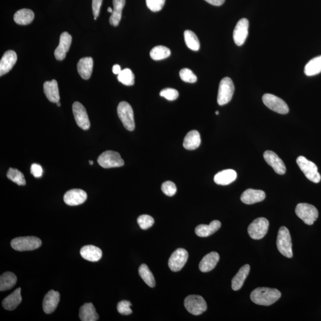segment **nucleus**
I'll use <instances>...</instances> for the list:
<instances>
[{
  "label": "nucleus",
  "instance_id": "1",
  "mask_svg": "<svg viewBox=\"0 0 321 321\" xmlns=\"http://www.w3.org/2000/svg\"><path fill=\"white\" fill-rule=\"evenodd\" d=\"M281 292L277 289L259 288L252 292L251 299L255 304L262 306H270L279 300Z\"/></svg>",
  "mask_w": 321,
  "mask_h": 321
},
{
  "label": "nucleus",
  "instance_id": "2",
  "mask_svg": "<svg viewBox=\"0 0 321 321\" xmlns=\"http://www.w3.org/2000/svg\"><path fill=\"white\" fill-rule=\"evenodd\" d=\"M42 245V241L36 237L27 236L16 238L11 241L13 249L17 251H33Z\"/></svg>",
  "mask_w": 321,
  "mask_h": 321
},
{
  "label": "nucleus",
  "instance_id": "3",
  "mask_svg": "<svg viewBox=\"0 0 321 321\" xmlns=\"http://www.w3.org/2000/svg\"><path fill=\"white\" fill-rule=\"evenodd\" d=\"M277 246L278 251L283 256L288 257V258L293 257L290 233L286 227H281L279 229Z\"/></svg>",
  "mask_w": 321,
  "mask_h": 321
},
{
  "label": "nucleus",
  "instance_id": "4",
  "mask_svg": "<svg viewBox=\"0 0 321 321\" xmlns=\"http://www.w3.org/2000/svg\"><path fill=\"white\" fill-rule=\"evenodd\" d=\"M297 164L307 179L315 183L320 182L321 177L318 168L315 163L310 161L304 156H300L296 160Z\"/></svg>",
  "mask_w": 321,
  "mask_h": 321
},
{
  "label": "nucleus",
  "instance_id": "5",
  "mask_svg": "<svg viewBox=\"0 0 321 321\" xmlns=\"http://www.w3.org/2000/svg\"><path fill=\"white\" fill-rule=\"evenodd\" d=\"M118 117L126 129L133 131L135 128V120L132 108L127 102H120L117 107Z\"/></svg>",
  "mask_w": 321,
  "mask_h": 321
},
{
  "label": "nucleus",
  "instance_id": "6",
  "mask_svg": "<svg viewBox=\"0 0 321 321\" xmlns=\"http://www.w3.org/2000/svg\"><path fill=\"white\" fill-rule=\"evenodd\" d=\"M297 216L307 225H312L318 219V210L314 205L306 203L299 204L295 209Z\"/></svg>",
  "mask_w": 321,
  "mask_h": 321
},
{
  "label": "nucleus",
  "instance_id": "7",
  "mask_svg": "<svg viewBox=\"0 0 321 321\" xmlns=\"http://www.w3.org/2000/svg\"><path fill=\"white\" fill-rule=\"evenodd\" d=\"M235 86L230 78H225L221 80L218 89L217 102L220 105L228 103L232 99Z\"/></svg>",
  "mask_w": 321,
  "mask_h": 321
},
{
  "label": "nucleus",
  "instance_id": "8",
  "mask_svg": "<svg viewBox=\"0 0 321 321\" xmlns=\"http://www.w3.org/2000/svg\"><path fill=\"white\" fill-rule=\"evenodd\" d=\"M186 309L194 315H199L207 309V304L203 297L199 295H190L186 297L184 302Z\"/></svg>",
  "mask_w": 321,
  "mask_h": 321
},
{
  "label": "nucleus",
  "instance_id": "9",
  "mask_svg": "<svg viewBox=\"0 0 321 321\" xmlns=\"http://www.w3.org/2000/svg\"><path fill=\"white\" fill-rule=\"evenodd\" d=\"M99 165L104 168L120 167L125 164L119 153L113 151H107L99 155L98 159Z\"/></svg>",
  "mask_w": 321,
  "mask_h": 321
},
{
  "label": "nucleus",
  "instance_id": "10",
  "mask_svg": "<svg viewBox=\"0 0 321 321\" xmlns=\"http://www.w3.org/2000/svg\"><path fill=\"white\" fill-rule=\"evenodd\" d=\"M269 227V222L265 218H258L255 219L249 225L247 231L249 235L254 240H259L267 235Z\"/></svg>",
  "mask_w": 321,
  "mask_h": 321
},
{
  "label": "nucleus",
  "instance_id": "11",
  "mask_svg": "<svg viewBox=\"0 0 321 321\" xmlns=\"http://www.w3.org/2000/svg\"><path fill=\"white\" fill-rule=\"evenodd\" d=\"M262 101L268 109L279 114H286L289 112L288 104L282 99L273 94H265L262 97Z\"/></svg>",
  "mask_w": 321,
  "mask_h": 321
},
{
  "label": "nucleus",
  "instance_id": "12",
  "mask_svg": "<svg viewBox=\"0 0 321 321\" xmlns=\"http://www.w3.org/2000/svg\"><path fill=\"white\" fill-rule=\"evenodd\" d=\"M189 257L186 250L179 248L174 252L168 260V267L173 272H179L186 264Z\"/></svg>",
  "mask_w": 321,
  "mask_h": 321
},
{
  "label": "nucleus",
  "instance_id": "13",
  "mask_svg": "<svg viewBox=\"0 0 321 321\" xmlns=\"http://www.w3.org/2000/svg\"><path fill=\"white\" fill-rule=\"evenodd\" d=\"M73 115L79 127L84 130H88L90 128L88 114L85 107L80 102H75L72 107Z\"/></svg>",
  "mask_w": 321,
  "mask_h": 321
},
{
  "label": "nucleus",
  "instance_id": "14",
  "mask_svg": "<svg viewBox=\"0 0 321 321\" xmlns=\"http://www.w3.org/2000/svg\"><path fill=\"white\" fill-rule=\"evenodd\" d=\"M249 21L245 18L239 21L233 32V39L237 46H241L248 35Z\"/></svg>",
  "mask_w": 321,
  "mask_h": 321
},
{
  "label": "nucleus",
  "instance_id": "15",
  "mask_svg": "<svg viewBox=\"0 0 321 321\" xmlns=\"http://www.w3.org/2000/svg\"><path fill=\"white\" fill-rule=\"evenodd\" d=\"M264 158L265 161L272 167L276 173L283 175L286 172V167L282 160L277 154L272 151L264 152Z\"/></svg>",
  "mask_w": 321,
  "mask_h": 321
},
{
  "label": "nucleus",
  "instance_id": "16",
  "mask_svg": "<svg viewBox=\"0 0 321 321\" xmlns=\"http://www.w3.org/2000/svg\"><path fill=\"white\" fill-rule=\"evenodd\" d=\"M87 194L81 189H75L68 191L64 194V201L69 206H77L86 201Z\"/></svg>",
  "mask_w": 321,
  "mask_h": 321
},
{
  "label": "nucleus",
  "instance_id": "17",
  "mask_svg": "<svg viewBox=\"0 0 321 321\" xmlns=\"http://www.w3.org/2000/svg\"><path fill=\"white\" fill-rule=\"evenodd\" d=\"M72 41V36L69 33L64 32L62 34L59 46L54 51V56L57 60L62 61L65 59L66 53L70 49Z\"/></svg>",
  "mask_w": 321,
  "mask_h": 321
},
{
  "label": "nucleus",
  "instance_id": "18",
  "mask_svg": "<svg viewBox=\"0 0 321 321\" xmlns=\"http://www.w3.org/2000/svg\"><path fill=\"white\" fill-rule=\"evenodd\" d=\"M60 299L59 292L53 290L49 291L44 298L43 306L44 312L47 314L53 312L59 305Z\"/></svg>",
  "mask_w": 321,
  "mask_h": 321
},
{
  "label": "nucleus",
  "instance_id": "19",
  "mask_svg": "<svg viewBox=\"0 0 321 321\" xmlns=\"http://www.w3.org/2000/svg\"><path fill=\"white\" fill-rule=\"evenodd\" d=\"M17 60L16 53L12 50L5 52L0 61V76H2L9 73L14 66Z\"/></svg>",
  "mask_w": 321,
  "mask_h": 321
},
{
  "label": "nucleus",
  "instance_id": "20",
  "mask_svg": "<svg viewBox=\"0 0 321 321\" xmlns=\"http://www.w3.org/2000/svg\"><path fill=\"white\" fill-rule=\"evenodd\" d=\"M265 197L264 191L248 189L241 194V199L244 204L252 205L264 201Z\"/></svg>",
  "mask_w": 321,
  "mask_h": 321
},
{
  "label": "nucleus",
  "instance_id": "21",
  "mask_svg": "<svg viewBox=\"0 0 321 321\" xmlns=\"http://www.w3.org/2000/svg\"><path fill=\"white\" fill-rule=\"evenodd\" d=\"M220 260V255L216 252H210L205 255L200 262L199 268L202 273L210 272L216 267Z\"/></svg>",
  "mask_w": 321,
  "mask_h": 321
},
{
  "label": "nucleus",
  "instance_id": "22",
  "mask_svg": "<svg viewBox=\"0 0 321 321\" xmlns=\"http://www.w3.org/2000/svg\"><path fill=\"white\" fill-rule=\"evenodd\" d=\"M94 61L93 58L84 57L78 63V72L81 78L85 80L90 79L93 73Z\"/></svg>",
  "mask_w": 321,
  "mask_h": 321
},
{
  "label": "nucleus",
  "instance_id": "23",
  "mask_svg": "<svg viewBox=\"0 0 321 321\" xmlns=\"http://www.w3.org/2000/svg\"><path fill=\"white\" fill-rule=\"evenodd\" d=\"M44 92L50 102L57 103L60 101L59 86L56 80L46 81L44 84Z\"/></svg>",
  "mask_w": 321,
  "mask_h": 321
},
{
  "label": "nucleus",
  "instance_id": "24",
  "mask_svg": "<svg viewBox=\"0 0 321 321\" xmlns=\"http://www.w3.org/2000/svg\"><path fill=\"white\" fill-rule=\"evenodd\" d=\"M80 255L83 259L90 262H98L102 256V252L99 247L87 245L81 247Z\"/></svg>",
  "mask_w": 321,
  "mask_h": 321
},
{
  "label": "nucleus",
  "instance_id": "25",
  "mask_svg": "<svg viewBox=\"0 0 321 321\" xmlns=\"http://www.w3.org/2000/svg\"><path fill=\"white\" fill-rule=\"evenodd\" d=\"M222 226V223L219 221H212L209 225H201L197 226L195 228L196 235L201 238H207L213 235Z\"/></svg>",
  "mask_w": 321,
  "mask_h": 321
},
{
  "label": "nucleus",
  "instance_id": "26",
  "mask_svg": "<svg viewBox=\"0 0 321 321\" xmlns=\"http://www.w3.org/2000/svg\"><path fill=\"white\" fill-rule=\"evenodd\" d=\"M251 267L248 264L244 265L239 270L238 273L231 281V288L233 290L238 291L243 286L244 281L248 276Z\"/></svg>",
  "mask_w": 321,
  "mask_h": 321
},
{
  "label": "nucleus",
  "instance_id": "27",
  "mask_svg": "<svg viewBox=\"0 0 321 321\" xmlns=\"http://www.w3.org/2000/svg\"><path fill=\"white\" fill-rule=\"evenodd\" d=\"M21 290V288L17 289L3 300L2 305L5 309L13 310L19 306L22 301Z\"/></svg>",
  "mask_w": 321,
  "mask_h": 321
},
{
  "label": "nucleus",
  "instance_id": "28",
  "mask_svg": "<svg viewBox=\"0 0 321 321\" xmlns=\"http://www.w3.org/2000/svg\"><path fill=\"white\" fill-rule=\"evenodd\" d=\"M237 173L231 169L225 170L218 173L215 176L214 180L217 185L225 186L230 185L237 178Z\"/></svg>",
  "mask_w": 321,
  "mask_h": 321
},
{
  "label": "nucleus",
  "instance_id": "29",
  "mask_svg": "<svg viewBox=\"0 0 321 321\" xmlns=\"http://www.w3.org/2000/svg\"><path fill=\"white\" fill-rule=\"evenodd\" d=\"M201 143V136L197 130H192L187 134L184 139L183 145L187 150H194L200 146Z\"/></svg>",
  "mask_w": 321,
  "mask_h": 321
},
{
  "label": "nucleus",
  "instance_id": "30",
  "mask_svg": "<svg viewBox=\"0 0 321 321\" xmlns=\"http://www.w3.org/2000/svg\"><path fill=\"white\" fill-rule=\"evenodd\" d=\"M80 317L82 321H96L99 320L98 314L91 303L84 304L80 307Z\"/></svg>",
  "mask_w": 321,
  "mask_h": 321
},
{
  "label": "nucleus",
  "instance_id": "31",
  "mask_svg": "<svg viewBox=\"0 0 321 321\" xmlns=\"http://www.w3.org/2000/svg\"><path fill=\"white\" fill-rule=\"evenodd\" d=\"M112 3L114 9L110 18V23L113 26H117L122 19V10L125 6L126 0H113Z\"/></svg>",
  "mask_w": 321,
  "mask_h": 321
},
{
  "label": "nucleus",
  "instance_id": "32",
  "mask_svg": "<svg viewBox=\"0 0 321 321\" xmlns=\"http://www.w3.org/2000/svg\"><path fill=\"white\" fill-rule=\"evenodd\" d=\"M34 13L31 10L23 9L19 10L14 15V20L20 25L30 24L34 19Z\"/></svg>",
  "mask_w": 321,
  "mask_h": 321
},
{
  "label": "nucleus",
  "instance_id": "33",
  "mask_svg": "<svg viewBox=\"0 0 321 321\" xmlns=\"http://www.w3.org/2000/svg\"><path fill=\"white\" fill-rule=\"evenodd\" d=\"M16 275L12 272L2 273L0 277V291H3L11 289L17 283Z\"/></svg>",
  "mask_w": 321,
  "mask_h": 321
},
{
  "label": "nucleus",
  "instance_id": "34",
  "mask_svg": "<svg viewBox=\"0 0 321 321\" xmlns=\"http://www.w3.org/2000/svg\"><path fill=\"white\" fill-rule=\"evenodd\" d=\"M304 72L307 76L320 74L321 72V56L310 60L305 65Z\"/></svg>",
  "mask_w": 321,
  "mask_h": 321
},
{
  "label": "nucleus",
  "instance_id": "35",
  "mask_svg": "<svg viewBox=\"0 0 321 321\" xmlns=\"http://www.w3.org/2000/svg\"><path fill=\"white\" fill-rule=\"evenodd\" d=\"M185 43L189 49L197 51L200 48V43L196 34L190 30H186L184 32Z\"/></svg>",
  "mask_w": 321,
  "mask_h": 321
},
{
  "label": "nucleus",
  "instance_id": "36",
  "mask_svg": "<svg viewBox=\"0 0 321 321\" xmlns=\"http://www.w3.org/2000/svg\"><path fill=\"white\" fill-rule=\"evenodd\" d=\"M171 55V51L167 47L162 46L155 47L150 51V57L154 60H161L167 59Z\"/></svg>",
  "mask_w": 321,
  "mask_h": 321
},
{
  "label": "nucleus",
  "instance_id": "37",
  "mask_svg": "<svg viewBox=\"0 0 321 321\" xmlns=\"http://www.w3.org/2000/svg\"><path fill=\"white\" fill-rule=\"evenodd\" d=\"M139 273L144 282L150 288H154L155 280L153 274L146 264H142L139 268Z\"/></svg>",
  "mask_w": 321,
  "mask_h": 321
},
{
  "label": "nucleus",
  "instance_id": "38",
  "mask_svg": "<svg viewBox=\"0 0 321 321\" xmlns=\"http://www.w3.org/2000/svg\"><path fill=\"white\" fill-rule=\"evenodd\" d=\"M117 80L126 86H132L135 83V75L129 68H125L118 75Z\"/></svg>",
  "mask_w": 321,
  "mask_h": 321
},
{
  "label": "nucleus",
  "instance_id": "39",
  "mask_svg": "<svg viewBox=\"0 0 321 321\" xmlns=\"http://www.w3.org/2000/svg\"><path fill=\"white\" fill-rule=\"evenodd\" d=\"M7 177L19 186L26 185V182L24 175L19 170L16 169V168H10L7 174Z\"/></svg>",
  "mask_w": 321,
  "mask_h": 321
},
{
  "label": "nucleus",
  "instance_id": "40",
  "mask_svg": "<svg viewBox=\"0 0 321 321\" xmlns=\"http://www.w3.org/2000/svg\"><path fill=\"white\" fill-rule=\"evenodd\" d=\"M139 227L142 230H147L151 227L154 224V218L148 215H142L137 220Z\"/></svg>",
  "mask_w": 321,
  "mask_h": 321
},
{
  "label": "nucleus",
  "instance_id": "41",
  "mask_svg": "<svg viewBox=\"0 0 321 321\" xmlns=\"http://www.w3.org/2000/svg\"><path fill=\"white\" fill-rule=\"evenodd\" d=\"M180 77L181 80L187 83H195L197 81V77L193 72L189 68H183L180 72Z\"/></svg>",
  "mask_w": 321,
  "mask_h": 321
},
{
  "label": "nucleus",
  "instance_id": "42",
  "mask_svg": "<svg viewBox=\"0 0 321 321\" xmlns=\"http://www.w3.org/2000/svg\"><path fill=\"white\" fill-rule=\"evenodd\" d=\"M165 0H146L147 7L153 12H157L161 10L164 6Z\"/></svg>",
  "mask_w": 321,
  "mask_h": 321
},
{
  "label": "nucleus",
  "instance_id": "43",
  "mask_svg": "<svg viewBox=\"0 0 321 321\" xmlns=\"http://www.w3.org/2000/svg\"><path fill=\"white\" fill-rule=\"evenodd\" d=\"M161 190L165 194L168 196H173L175 195L177 192V188L175 183L171 181H165L163 183L161 186Z\"/></svg>",
  "mask_w": 321,
  "mask_h": 321
},
{
  "label": "nucleus",
  "instance_id": "44",
  "mask_svg": "<svg viewBox=\"0 0 321 321\" xmlns=\"http://www.w3.org/2000/svg\"><path fill=\"white\" fill-rule=\"evenodd\" d=\"M160 96L164 97L168 101H175L179 96V93L177 90L172 88H165L162 89L160 93Z\"/></svg>",
  "mask_w": 321,
  "mask_h": 321
},
{
  "label": "nucleus",
  "instance_id": "45",
  "mask_svg": "<svg viewBox=\"0 0 321 321\" xmlns=\"http://www.w3.org/2000/svg\"><path fill=\"white\" fill-rule=\"evenodd\" d=\"M131 306V304L129 301H122L117 304V309L120 314L128 315L132 313V310L130 309Z\"/></svg>",
  "mask_w": 321,
  "mask_h": 321
},
{
  "label": "nucleus",
  "instance_id": "46",
  "mask_svg": "<svg viewBox=\"0 0 321 321\" xmlns=\"http://www.w3.org/2000/svg\"><path fill=\"white\" fill-rule=\"evenodd\" d=\"M31 173L34 177L36 178H40L42 175H43V168H42L39 164H33L31 165Z\"/></svg>",
  "mask_w": 321,
  "mask_h": 321
},
{
  "label": "nucleus",
  "instance_id": "47",
  "mask_svg": "<svg viewBox=\"0 0 321 321\" xmlns=\"http://www.w3.org/2000/svg\"><path fill=\"white\" fill-rule=\"evenodd\" d=\"M102 3V0H93V11L95 20H96L99 16Z\"/></svg>",
  "mask_w": 321,
  "mask_h": 321
},
{
  "label": "nucleus",
  "instance_id": "48",
  "mask_svg": "<svg viewBox=\"0 0 321 321\" xmlns=\"http://www.w3.org/2000/svg\"><path fill=\"white\" fill-rule=\"evenodd\" d=\"M205 1L209 2L210 4L213 5V6H220L224 4L225 0H205Z\"/></svg>",
  "mask_w": 321,
  "mask_h": 321
},
{
  "label": "nucleus",
  "instance_id": "49",
  "mask_svg": "<svg viewBox=\"0 0 321 321\" xmlns=\"http://www.w3.org/2000/svg\"><path fill=\"white\" fill-rule=\"evenodd\" d=\"M112 70L113 73H114V75H119L120 73L122 72V69H121V67L118 64H115L113 65Z\"/></svg>",
  "mask_w": 321,
  "mask_h": 321
},
{
  "label": "nucleus",
  "instance_id": "50",
  "mask_svg": "<svg viewBox=\"0 0 321 321\" xmlns=\"http://www.w3.org/2000/svg\"><path fill=\"white\" fill-rule=\"evenodd\" d=\"M112 11H113V10L112 9L111 7L108 8V12H109V13H112Z\"/></svg>",
  "mask_w": 321,
  "mask_h": 321
},
{
  "label": "nucleus",
  "instance_id": "51",
  "mask_svg": "<svg viewBox=\"0 0 321 321\" xmlns=\"http://www.w3.org/2000/svg\"><path fill=\"white\" fill-rule=\"evenodd\" d=\"M56 104H57V105L58 107H60V106H61V104H60V102H57Z\"/></svg>",
  "mask_w": 321,
  "mask_h": 321
},
{
  "label": "nucleus",
  "instance_id": "52",
  "mask_svg": "<svg viewBox=\"0 0 321 321\" xmlns=\"http://www.w3.org/2000/svg\"><path fill=\"white\" fill-rule=\"evenodd\" d=\"M89 164H90V165H93L94 164V162L93 161V160H89Z\"/></svg>",
  "mask_w": 321,
  "mask_h": 321
},
{
  "label": "nucleus",
  "instance_id": "53",
  "mask_svg": "<svg viewBox=\"0 0 321 321\" xmlns=\"http://www.w3.org/2000/svg\"><path fill=\"white\" fill-rule=\"evenodd\" d=\"M215 114L216 115L219 114V112L217 111L216 112H215Z\"/></svg>",
  "mask_w": 321,
  "mask_h": 321
}]
</instances>
